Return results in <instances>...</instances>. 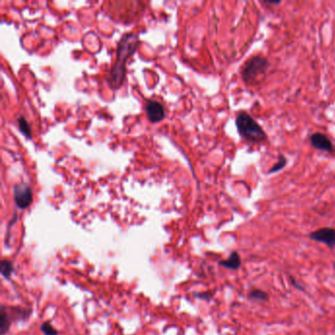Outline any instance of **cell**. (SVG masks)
<instances>
[{"label":"cell","mask_w":335,"mask_h":335,"mask_svg":"<svg viewBox=\"0 0 335 335\" xmlns=\"http://www.w3.org/2000/svg\"><path fill=\"white\" fill-rule=\"evenodd\" d=\"M138 38L134 33H127L118 44L117 60L110 72L109 85L112 89L119 88L124 82L126 62L128 58L136 50L138 46Z\"/></svg>","instance_id":"obj_1"},{"label":"cell","mask_w":335,"mask_h":335,"mask_svg":"<svg viewBox=\"0 0 335 335\" xmlns=\"http://www.w3.org/2000/svg\"><path fill=\"white\" fill-rule=\"evenodd\" d=\"M239 136L245 141L259 145L267 140V135L262 127L246 111H240L235 120Z\"/></svg>","instance_id":"obj_2"},{"label":"cell","mask_w":335,"mask_h":335,"mask_svg":"<svg viewBox=\"0 0 335 335\" xmlns=\"http://www.w3.org/2000/svg\"><path fill=\"white\" fill-rule=\"evenodd\" d=\"M271 67V63L262 55H255L251 57L244 65L241 71V77L246 84H253L263 76Z\"/></svg>","instance_id":"obj_3"},{"label":"cell","mask_w":335,"mask_h":335,"mask_svg":"<svg viewBox=\"0 0 335 335\" xmlns=\"http://www.w3.org/2000/svg\"><path fill=\"white\" fill-rule=\"evenodd\" d=\"M310 238L333 249L335 247V229L330 227L320 228L310 234Z\"/></svg>","instance_id":"obj_4"},{"label":"cell","mask_w":335,"mask_h":335,"mask_svg":"<svg viewBox=\"0 0 335 335\" xmlns=\"http://www.w3.org/2000/svg\"><path fill=\"white\" fill-rule=\"evenodd\" d=\"M14 199L19 209H27L32 200L31 189L26 184H20L14 188Z\"/></svg>","instance_id":"obj_5"},{"label":"cell","mask_w":335,"mask_h":335,"mask_svg":"<svg viewBox=\"0 0 335 335\" xmlns=\"http://www.w3.org/2000/svg\"><path fill=\"white\" fill-rule=\"evenodd\" d=\"M310 144L311 146L323 152L327 153H332L334 152V146L332 142L329 140V138L323 133L320 132H316L310 137Z\"/></svg>","instance_id":"obj_6"},{"label":"cell","mask_w":335,"mask_h":335,"mask_svg":"<svg viewBox=\"0 0 335 335\" xmlns=\"http://www.w3.org/2000/svg\"><path fill=\"white\" fill-rule=\"evenodd\" d=\"M146 112L149 120L152 123L161 121L165 115L163 106L155 102V100H150V102H148L146 106Z\"/></svg>","instance_id":"obj_7"},{"label":"cell","mask_w":335,"mask_h":335,"mask_svg":"<svg viewBox=\"0 0 335 335\" xmlns=\"http://www.w3.org/2000/svg\"><path fill=\"white\" fill-rule=\"evenodd\" d=\"M219 264L227 270L230 271H238L242 265V259L238 252L234 251L230 254L227 259H223L219 261Z\"/></svg>","instance_id":"obj_8"},{"label":"cell","mask_w":335,"mask_h":335,"mask_svg":"<svg viewBox=\"0 0 335 335\" xmlns=\"http://www.w3.org/2000/svg\"><path fill=\"white\" fill-rule=\"evenodd\" d=\"M248 298L257 302H266L269 301V294L260 289H253L248 293Z\"/></svg>","instance_id":"obj_9"},{"label":"cell","mask_w":335,"mask_h":335,"mask_svg":"<svg viewBox=\"0 0 335 335\" xmlns=\"http://www.w3.org/2000/svg\"><path fill=\"white\" fill-rule=\"evenodd\" d=\"M287 158L285 157V155H283L282 153H279L278 154V159H277V162H275L274 164V166L272 167V168L267 171V175H270V174H274V173H276V172H279L281 171L283 168H285V166L287 165Z\"/></svg>","instance_id":"obj_10"},{"label":"cell","mask_w":335,"mask_h":335,"mask_svg":"<svg viewBox=\"0 0 335 335\" xmlns=\"http://www.w3.org/2000/svg\"><path fill=\"white\" fill-rule=\"evenodd\" d=\"M0 319H1V320H0V329H1V334L4 335L6 331L9 329V324H10L8 315L4 309H2L1 311V317H0Z\"/></svg>","instance_id":"obj_11"},{"label":"cell","mask_w":335,"mask_h":335,"mask_svg":"<svg viewBox=\"0 0 335 335\" xmlns=\"http://www.w3.org/2000/svg\"><path fill=\"white\" fill-rule=\"evenodd\" d=\"M13 273V265L8 260H2L1 262V274L4 277L9 278Z\"/></svg>","instance_id":"obj_12"},{"label":"cell","mask_w":335,"mask_h":335,"mask_svg":"<svg viewBox=\"0 0 335 335\" xmlns=\"http://www.w3.org/2000/svg\"><path fill=\"white\" fill-rule=\"evenodd\" d=\"M18 123H19V129L21 130V132L24 134L26 137L30 138V128L27 120L25 118L21 117V118H19Z\"/></svg>","instance_id":"obj_13"},{"label":"cell","mask_w":335,"mask_h":335,"mask_svg":"<svg viewBox=\"0 0 335 335\" xmlns=\"http://www.w3.org/2000/svg\"><path fill=\"white\" fill-rule=\"evenodd\" d=\"M42 331L46 335H57L58 331L52 327V325L49 322H45L42 325Z\"/></svg>","instance_id":"obj_14"},{"label":"cell","mask_w":335,"mask_h":335,"mask_svg":"<svg viewBox=\"0 0 335 335\" xmlns=\"http://www.w3.org/2000/svg\"><path fill=\"white\" fill-rule=\"evenodd\" d=\"M289 280H290V283L292 284V286H293L295 289H297V290H299V291H304V290H305L304 287H303L302 285H301V284H299V283L297 282V280L294 279L292 276H289Z\"/></svg>","instance_id":"obj_15"},{"label":"cell","mask_w":335,"mask_h":335,"mask_svg":"<svg viewBox=\"0 0 335 335\" xmlns=\"http://www.w3.org/2000/svg\"><path fill=\"white\" fill-rule=\"evenodd\" d=\"M264 3L270 5H278L281 3V1L280 0H276V1H274V0H264Z\"/></svg>","instance_id":"obj_16"},{"label":"cell","mask_w":335,"mask_h":335,"mask_svg":"<svg viewBox=\"0 0 335 335\" xmlns=\"http://www.w3.org/2000/svg\"><path fill=\"white\" fill-rule=\"evenodd\" d=\"M198 298H200V299H205V300H210V298H211V295L209 294V293H205V294H200V295H198Z\"/></svg>","instance_id":"obj_17"},{"label":"cell","mask_w":335,"mask_h":335,"mask_svg":"<svg viewBox=\"0 0 335 335\" xmlns=\"http://www.w3.org/2000/svg\"><path fill=\"white\" fill-rule=\"evenodd\" d=\"M333 267H334V270H335V262L333 263Z\"/></svg>","instance_id":"obj_18"}]
</instances>
